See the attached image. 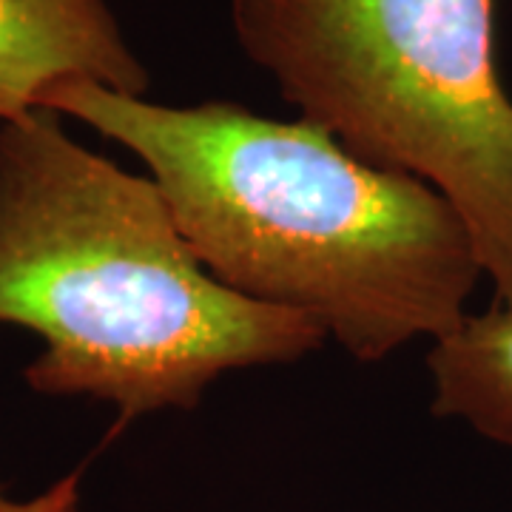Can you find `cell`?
I'll use <instances>...</instances> for the list:
<instances>
[{"instance_id":"obj_1","label":"cell","mask_w":512,"mask_h":512,"mask_svg":"<svg viewBox=\"0 0 512 512\" xmlns=\"http://www.w3.org/2000/svg\"><path fill=\"white\" fill-rule=\"evenodd\" d=\"M40 106L140 157L225 288L311 316L359 362L436 342L467 316L484 268L456 208L433 185L362 163L325 128L92 80H66Z\"/></svg>"},{"instance_id":"obj_5","label":"cell","mask_w":512,"mask_h":512,"mask_svg":"<svg viewBox=\"0 0 512 512\" xmlns=\"http://www.w3.org/2000/svg\"><path fill=\"white\" fill-rule=\"evenodd\" d=\"M433 416L461 419L512 450V305L467 313L427 353Z\"/></svg>"},{"instance_id":"obj_4","label":"cell","mask_w":512,"mask_h":512,"mask_svg":"<svg viewBox=\"0 0 512 512\" xmlns=\"http://www.w3.org/2000/svg\"><path fill=\"white\" fill-rule=\"evenodd\" d=\"M66 80L140 97L151 86L109 0H0V126Z\"/></svg>"},{"instance_id":"obj_2","label":"cell","mask_w":512,"mask_h":512,"mask_svg":"<svg viewBox=\"0 0 512 512\" xmlns=\"http://www.w3.org/2000/svg\"><path fill=\"white\" fill-rule=\"evenodd\" d=\"M0 325L43 350V396H89L131 421L194 410L231 370L325 345L311 316L254 302L208 274L151 177L77 143L52 109L0 126Z\"/></svg>"},{"instance_id":"obj_3","label":"cell","mask_w":512,"mask_h":512,"mask_svg":"<svg viewBox=\"0 0 512 512\" xmlns=\"http://www.w3.org/2000/svg\"><path fill=\"white\" fill-rule=\"evenodd\" d=\"M242 55L362 163L433 185L512 305V97L495 0H231Z\"/></svg>"},{"instance_id":"obj_6","label":"cell","mask_w":512,"mask_h":512,"mask_svg":"<svg viewBox=\"0 0 512 512\" xmlns=\"http://www.w3.org/2000/svg\"><path fill=\"white\" fill-rule=\"evenodd\" d=\"M80 476H83V467L55 481L46 493L26 498V501L9 498L0 487V512H80Z\"/></svg>"}]
</instances>
